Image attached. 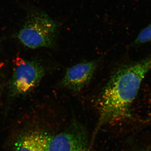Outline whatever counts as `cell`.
<instances>
[{"label":"cell","instance_id":"obj_7","mask_svg":"<svg viewBox=\"0 0 151 151\" xmlns=\"http://www.w3.org/2000/svg\"><path fill=\"white\" fill-rule=\"evenodd\" d=\"M151 41V24L144 28L139 34L135 40L137 44L145 43Z\"/></svg>","mask_w":151,"mask_h":151},{"label":"cell","instance_id":"obj_5","mask_svg":"<svg viewBox=\"0 0 151 151\" xmlns=\"http://www.w3.org/2000/svg\"><path fill=\"white\" fill-rule=\"evenodd\" d=\"M98 65V60L78 63L68 68L60 82V86L74 92H79L90 83Z\"/></svg>","mask_w":151,"mask_h":151},{"label":"cell","instance_id":"obj_6","mask_svg":"<svg viewBox=\"0 0 151 151\" xmlns=\"http://www.w3.org/2000/svg\"><path fill=\"white\" fill-rule=\"evenodd\" d=\"M48 138L40 133L27 134L16 143L15 151H45Z\"/></svg>","mask_w":151,"mask_h":151},{"label":"cell","instance_id":"obj_8","mask_svg":"<svg viewBox=\"0 0 151 151\" xmlns=\"http://www.w3.org/2000/svg\"><path fill=\"white\" fill-rule=\"evenodd\" d=\"M151 151V150H147V151Z\"/></svg>","mask_w":151,"mask_h":151},{"label":"cell","instance_id":"obj_4","mask_svg":"<svg viewBox=\"0 0 151 151\" xmlns=\"http://www.w3.org/2000/svg\"><path fill=\"white\" fill-rule=\"evenodd\" d=\"M45 151H88L84 131L78 127L49 137Z\"/></svg>","mask_w":151,"mask_h":151},{"label":"cell","instance_id":"obj_3","mask_svg":"<svg viewBox=\"0 0 151 151\" xmlns=\"http://www.w3.org/2000/svg\"><path fill=\"white\" fill-rule=\"evenodd\" d=\"M14 62L9 92L12 97H20L29 94L38 86L44 76L45 70L37 61L18 57Z\"/></svg>","mask_w":151,"mask_h":151},{"label":"cell","instance_id":"obj_2","mask_svg":"<svg viewBox=\"0 0 151 151\" xmlns=\"http://www.w3.org/2000/svg\"><path fill=\"white\" fill-rule=\"evenodd\" d=\"M58 32V24L47 14L34 11L28 14L17 37L21 43L28 48L52 47Z\"/></svg>","mask_w":151,"mask_h":151},{"label":"cell","instance_id":"obj_1","mask_svg":"<svg viewBox=\"0 0 151 151\" xmlns=\"http://www.w3.org/2000/svg\"><path fill=\"white\" fill-rule=\"evenodd\" d=\"M150 70L151 55L118 68L102 90V97L106 105L118 113L130 111L143 79Z\"/></svg>","mask_w":151,"mask_h":151}]
</instances>
